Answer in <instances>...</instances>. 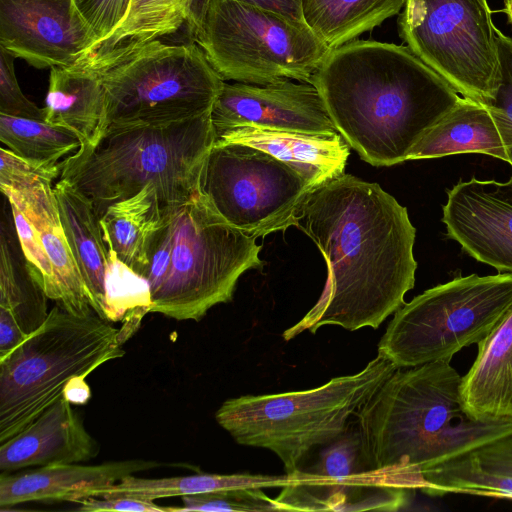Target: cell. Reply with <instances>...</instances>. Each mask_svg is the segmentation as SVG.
I'll use <instances>...</instances> for the list:
<instances>
[{
	"mask_svg": "<svg viewBox=\"0 0 512 512\" xmlns=\"http://www.w3.org/2000/svg\"><path fill=\"white\" fill-rule=\"evenodd\" d=\"M295 227L319 248L328 275L316 304L284 331L286 341L325 325L377 329L405 303L415 283L416 229L379 184L343 173L314 187Z\"/></svg>",
	"mask_w": 512,
	"mask_h": 512,
	"instance_id": "obj_1",
	"label": "cell"
},
{
	"mask_svg": "<svg viewBox=\"0 0 512 512\" xmlns=\"http://www.w3.org/2000/svg\"><path fill=\"white\" fill-rule=\"evenodd\" d=\"M337 132L360 158L392 166L461 98L407 46L352 40L312 75Z\"/></svg>",
	"mask_w": 512,
	"mask_h": 512,
	"instance_id": "obj_2",
	"label": "cell"
},
{
	"mask_svg": "<svg viewBox=\"0 0 512 512\" xmlns=\"http://www.w3.org/2000/svg\"><path fill=\"white\" fill-rule=\"evenodd\" d=\"M211 111L162 125L109 126L93 145L62 161L59 179L93 204L99 218L112 204L151 185L161 209L200 191L204 161L214 145Z\"/></svg>",
	"mask_w": 512,
	"mask_h": 512,
	"instance_id": "obj_3",
	"label": "cell"
},
{
	"mask_svg": "<svg viewBox=\"0 0 512 512\" xmlns=\"http://www.w3.org/2000/svg\"><path fill=\"white\" fill-rule=\"evenodd\" d=\"M261 248L201 191L184 204L161 209L142 275L150 288V312L200 321L213 306L232 299L243 273L263 266Z\"/></svg>",
	"mask_w": 512,
	"mask_h": 512,
	"instance_id": "obj_4",
	"label": "cell"
},
{
	"mask_svg": "<svg viewBox=\"0 0 512 512\" xmlns=\"http://www.w3.org/2000/svg\"><path fill=\"white\" fill-rule=\"evenodd\" d=\"M397 369L377 354L360 372L317 388L228 399L215 419L238 444L272 451L293 475L311 450L348 430L351 417Z\"/></svg>",
	"mask_w": 512,
	"mask_h": 512,
	"instance_id": "obj_5",
	"label": "cell"
},
{
	"mask_svg": "<svg viewBox=\"0 0 512 512\" xmlns=\"http://www.w3.org/2000/svg\"><path fill=\"white\" fill-rule=\"evenodd\" d=\"M95 312L55 305L45 322L0 359V443L63 397L67 384L125 354L120 329Z\"/></svg>",
	"mask_w": 512,
	"mask_h": 512,
	"instance_id": "obj_6",
	"label": "cell"
},
{
	"mask_svg": "<svg viewBox=\"0 0 512 512\" xmlns=\"http://www.w3.org/2000/svg\"><path fill=\"white\" fill-rule=\"evenodd\" d=\"M461 378L450 360L398 368L355 415L368 468L411 490L420 456L454 420L465 417Z\"/></svg>",
	"mask_w": 512,
	"mask_h": 512,
	"instance_id": "obj_7",
	"label": "cell"
},
{
	"mask_svg": "<svg viewBox=\"0 0 512 512\" xmlns=\"http://www.w3.org/2000/svg\"><path fill=\"white\" fill-rule=\"evenodd\" d=\"M106 90V128L162 125L212 110L223 78L193 41L153 40L130 49L87 58Z\"/></svg>",
	"mask_w": 512,
	"mask_h": 512,
	"instance_id": "obj_8",
	"label": "cell"
},
{
	"mask_svg": "<svg viewBox=\"0 0 512 512\" xmlns=\"http://www.w3.org/2000/svg\"><path fill=\"white\" fill-rule=\"evenodd\" d=\"M187 27L224 81L310 83L330 50L305 22L235 0H199Z\"/></svg>",
	"mask_w": 512,
	"mask_h": 512,
	"instance_id": "obj_9",
	"label": "cell"
},
{
	"mask_svg": "<svg viewBox=\"0 0 512 512\" xmlns=\"http://www.w3.org/2000/svg\"><path fill=\"white\" fill-rule=\"evenodd\" d=\"M512 307V273L459 276L432 287L395 313L378 354L398 368L450 360L480 342Z\"/></svg>",
	"mask_w": 512,
	"mask_h": 512,
	"instance_id": "obj_10",
	"label": "cell"
},
{
	"mask_svg": "<svg viewBox=\"0 0 512 512\" xmlns=\"http://www.w3.org/2000/svg\"><path fill=\"white\" fill-rule=\"evenodd\" d=\"M398 23L407 47L457 93L494 98L500 68L487 0H406Z\"/></svg>",
	"mask_w": 512,
	"mask_h": 512,
	"instance_id": "obj_11",
	"label": "cell"
},
{
	"mask_svg": "<svg viewBox=\"0 0 512 512\" xmlns=\"http://www.w3.org/2000/svg\"><path fill=\"white\" fill-rule=\"evenodd\" d=\"M313 188L286 162L241 143H214L200 177V191L217 212L256 239L295 226Z\"/></svg>",
	"mask_w": 512,
	"mask_h": 512,
	"instance_id": "obj_12",
	"label": "cell"
},
{
	"mask_svg": "<svg viewBox=\"0 0 512 512\" xmlns=\"http://www.w3.org/2000/svg\"><path fill=\"white\" fill-rule=\"evenodd\" d=\"M92 45L74 0H0V46L35 68L73 65Z\"/></svg>",
	"mask_w": 512,
	"mask_h": 512,
	"instance_id": "obj_13",
	"label": "cell"
},
{
	"mask_svg": "<svg viewBox=\"0 0 512 512\" xmlns=\"http://www.w3.org/2000/svg\"><path fill=\"white\" fill-rule=\"evenodd\" d=\"M211 120L215 133L236 126L337 132L316 87L291 79L265 85L224 82Z\"/></svg>",
	"mask_w": 512,
	"mask_h": 512,
	"instance_id": "obj_14",
	"label": "cell"
},
{
	"mask_svg": "<svg viewBox=\"0 0 512 512\" xmlns=\"http://www.w3.org/2000/svg\"><path fill=\"white\" fill-rule=\"evenodd\" d=\"M442 210L450 238L477 261L512 273V176L460 181L447 191Z\"/></svg>",
	"mask_w": 512,
	"mask_h": 512,
	"instance_id": "obj_15",
	"label": "cell"
},
{
	"mask_svg": "<svg viewBox=\"0 0 512 512\" xmlns=\"http://www.w3.org/2000/svg\"><path fill=\"white\" fill-rule=\"evenodd\" d=\"M99 453L72 403L61 397L9 440L0 443V472L88 461Z\"/></svg>",
	"mask_w": 512,
	"mask_h": 512,
	"instance_id": "obj_16",
	"label": "cell"
},
{
	"mask_svg": "<svg viewBox=\"0 0 512 512\" xmlns=\"http://www.w3.org/2000/svg\"><path fill=\"white\" fill-rule=\"evenodd\" d=\"M162 463L132 459L99 465L58 464L24 472L0 474V508L31 501L79 503L128 475L158 468Z\"/></svg>",
	"mask_w": 512,
	"mask_h": 512,
	"instance_id": "obj_17",
	"label": "cell"
},
{
	"mask_svg": "<svg viewBox=\"0 0 512 512\" xmlns=\"http://www.w3.org/2000/svg\"><path fill=\"white\" fill-rule=\"evenodd\" d=\"M274 499L278 511H398L411 490L374 473L346 477L313 476L299 469Z\"/></svg>",
	"mask_w": 512,
	"mask_h": 512,
	"instance_id": "obj_18",
	"label": "cell"
},
{
	"mask_svg": "<svg viewBox=\"0 0 512 512\" xmlns=\"http://www.w3.org/2000/svg\"><path fill=\"white\" fill-rule=\"evenodd\" d=\"M216 144L241 143L286 162L314 187L344 173L350 147L338 133L236 126L215 133Z\"/></svg>",
	"mask_w": 512,
	"mask_h": 512,
	"instance_id": "obj_19",
	"label": "cell"
},
{
	"mask_svg": "<svg viewBox=\"0 0 512 512\" xmlns=\"http://www.w3.org/2000/svg\"><path fill=\"white\" fill-rule=\"evenodd\" d=\"M2 193L36 228L51 262L57 291L56 304L76 316L93 313L88 293L67 241L52 184L41 183Z\"/></svg>",
	"mask_w": 512,
	"mask_h": 512,
	"instance_id": "obj_20",
	"label": "cell"
},
{
	"mask_svg": "<svg viewBox=\"0 0 512 512\" xmlns=\"http://www.w3.org/2000/svg\"><path fill=\"white\" fill-rule=\"evenodd\" d=\"M474 363L460 383L464 415L477 421L512 417V307L477 343Z\"/></svg>",
	"mask_w": 512,
	"mask_h": 512,
	"instance_id": "obj_21",
	"label": "cell"
},
{
	"mask_svg": "<svg viewBox=\"0 0 512 512\" xmlns=\"http://www.w3.org/2000/svg\"><path fill=\"white\" fill-rule=\"evenodd\" d=\"M43 111L46 122L93 145L106 129L107 96L98 72L85 61L50 68Z\"/></svg>",
	"mask_w": 512,
	"mask_h": 512,
	"instance_id": "obj_22",
	"label": "cell"
},
{
	"mask_svg": "<svg viewBox=\"0 0 512 512\" xmlns=\"http://www.w3.org/2000/svg\"><path fill=\"white\" fill-rule=\"evenodd\" d=\"M61 223L93 311L105 320L109 251L92 202L67 181L53 187Z\"/></svg>",
	"mask_w": 512,
	"mask_h": 512,
	"instance_id": "obj_23",
	"label": "cell"
},
{
	"mask_svg": "<svg viewBox=\"0 0 512 512\" xmlns=\"http://www.w3.org/2000/svg\"><path fill=\"white\" fill-rule=\"evenodd\" d=\"M482 153L508 162L499 121L484 103L461 97L416 143L407 160Z\"/></svg>",
	"mask_w": 512,
	"mask_h": 512,
	"instance_id": "obj_24",
	"label": "cell"
},
{
	"mask_svg": "<svg viewBox=\"0 0 512 512\" xmlns=\"http://www.w3.org/2000/svg\"><path fill=\"white\" fill-rule=\"evenodd\" d=\"M4 227L0 238V359L47 319V295L15 251Z\"/></svg>",
	"mask_w": 512,
	"mask_h": 512,
	"instance_id": "obj_25",
	"label": "cell"
},
{
	"mask_svg": "<svg viewBox=\"0 0 512 512\" xmlns=\"http://www.w3.org/2000/svg\"><path fill=\"white\" fill-rule=\"evenodd\" d=\"M160 218L157 190L151 185L110 205L100 217L108 249L141 277L149 266L148 246Z\"/></svg>",
	"mask_w": 512,
	"mask_h": 512,
	"instance_id": "obj_26",
	"label": "cell"
},
{
	"mask_svg": "<svg viewBox=\"0 0 512 512\" xmlns=\"http://www.w3.org/2000/svg\"><path fill=\"white\" fill-rule=\"evenodd\" d=\"M406 0H304L306 24L330 49L381 25Z\"/></svg>",
	"mask_w": 512,
	"mask_h": 512,
	"instance_id": "obj_27",
	"label": "cell"
},
{
	"mask_svg": "<svg viewBox=\"0 0 512 512\" xmlns=\"http://www.w3.org/2000/svg\"><path fill=\"white\" fill-rule=\"evenodd\" d=\"M285 475L193 474L164 478H140L128 475L119 482L95 492L92 496H125L155 501L216 490L234 488H282L290 481Z\"/></svg>",
	"mask_w": 512,
	"mask_h": 512,
	"instance_id": "obj_28",
	"label": "cell"
},
{
	"mask_svg": "<svg viewBox=\"0 0 512 512\" xmlns=\"http://www.w3.org/2000/svg\"><path fill=\"white\" fill-rule=\"evenodd\" d=\"M199 0H129L111 34L86 58L140 46L176 33L193 16Z\"/></svg>",
	"mask_w": 512,
	"mask_h": 512,
	"instance_id": "obj_29",
	"label": "cell"
},
{
	"mask_svg": "<svg viewBox=\"0 0 512 512\" xmlns=\"http://www.w3.org/2000/svg\"><path fill=\"white\" fill-rule=\"evenodd\" d=\"M417 490L430 496L453 492L512 500V477L486 469L471 452L423 472Z\"/></svg>",
	"mask_w": 512,
	"mask_h": 512,
	"instance_id": "obj_30",
	"label": "cell"
},
{
	"mask_svg": "<svg viewBox=\"0 0 512 512\" xmlns=\"http://www.w3.org/2000/svg\"><path fill=\"white\" fill-rule=\"evenodd\" d=\"M0 140L17 155L43 162H59L81 145L78 136L67 128L3 113H0Z\"/></svg>",
	"mask_w": 512,
	"mask_h": 512,
	"instance_id": "obj_31",
	"label": "cell"
},
{
	"mask_svg": "<svg viewBox=\"0 0 512 512\" xmlns=\"http://www.w3.org/2000/svg\"><path fill=\"white\" fill-rule=\"evenodd\" d=\"M305 474L324 477H346L374 473L365 461L360 432L356 427L324 446L316 462L299 468ZM375 474V473H374Z\"/></svg>",
	"mask_w": 512,
	"mask_h": 512,
	"instance_id": "obj_32",
	"label": "cell"
},
{
	"mask_svg": "<svg viewBox=\"0 0 512 512\" xmlns=\"http://www.w3.org/2000/svg\"><path fill=\"white\" fill-rule=\"evenodd\" d=\"M181 507H168L170 512L188 511H278L274 499L262 488H234L182 496Z\"/></svg>",
	"mask_w": 512,
	"mask_h": 512,
	"instance_id": "obj_33",
	"label": "cell"
},
{
	"mask_svg": "<svg viewBox=\"0 0 512 512\" xmlns=\"http://www.w3.org/2000/svg\"><path fill=\"white\" fill-rule=\"evenodd\" d=\"M9 204L19 246L28 269L47 297L56 302L54 272L40 236L25 214L14 203L9 202Z\"/></svg>",
	"mask_w": 512,
	"mask_h": 512,
	"instance_id": "obj_34",
	"label": "cell"
},
{
	"mask_svg": "<svg viewBox=\"0 0 512 512\" xmlns=\"http://www.w3.org/2000/svg\"><path fill=\"white\" fill-rule=\"evenodd\" d=\"M62 161L43 162L0 148V189L22 190L41 183L52 184L61 175Z\"/></svg>",
	"mask_w": 512,
	"mask_h": 512,
	"instance_id": "obj_35",
	"label": "cell"
},
{
	"mask_svg": "<svg viewBox=\"0 0 512 512\" xmlns=\"http://www.w3.org/2000/svg\"><path fill=\"white\" fill-rule=\"evenodd\" d=\"M500 83L494 98L487 104L499 121L512 166V38L496 28Z\"/></svg>",
	"mask_w": 512,
	"mask_h": 512,
	"instance_id": "obj_36",
	"label": "cell"
},
{
	"mask_svg": "<svg viewBox=\"0 0 512 512\" xmlns=\"http://www.w3.org/2000/svg\"><path fill=\"white\" fill-rule=\"evenodd\" d=\"M14 59L15 56L0 46V113L44 120L43 108L29 100L19 86Z\"/></svg>",
	"mask_w": 512,
	"mask_h": 512,
	"instance_id": "obj_37",
	"label": "cell"
},
{
	"mask_svg": "<svg viewBox=\"0 0 512 512\" xmlns=\"http://www.w3.org/2000/svg\"><path fill=\"white\" fill-rule=\"evenodd\" d=\"M74 2L93 37V45L86 56L88 57L118 26L126 11V0H74Z\"/></svg>",
	"mask_w": 512,
	"mask_h": 512,
	"instance_id": "obj_38",
	"label": "cell"
},
{
	"mask_svg": "<svg viewBox=\"0 0 512 512\" xmlns=\"http://www.w3.org/2000/svg\"><path fill=\"white\" fill-rule=\"evenodd\" d=\"M79 511H133V512H167L168 507H161L152 500L125 496H90L79 502Z\"/></svg>",
	"mask_w": 512,
	"mask_h": 512,
	"instance_id": "obj_39",
	"label": "cell"
},
{
	"mask_svg": "<svg viewBox=\"0 0 512 512\" xmlns=\"http://www.w3.org/2000/svg\"><path fill=\"white\" fill-rule=\"evenodd\" d=\"M488 470L512 477V436L472 452Z\"/></svg>",
	"mask_w": 512,
	"mask_h": 512,
	"instance_id": "obj_40",
	"label": "cell"
},
{
	"mask_svg": "<svg viewBox=\"0 0 512 512\" xmlns=\"http://www.w3.org/2000/svg\"><path fill=\"white\" fill-rule=\"evenodd\" d=\"M258 8L272 11L288 18L305 22L303 14L304 0H235ZM306 23V22H305Z\"/></svg>",
	"mask_w": 512,
	"mask_h": 512,
	"instance_id": "obj_41",
	"label": "cell"
},
{
	"mask_svg": "<svg viewBox=\"0 0 512 512\" xmlns=\"http://www.w3.org/2000/svg\"><path fill=\"white\" fill-rule=\"evenodd\" d=\"M90 395V388L85 382V378H75L70 381L63 393V397L72 404H85Z\"/></svg>",
	"mask_w": 512,
	"mask_h": 512,
	"instance_id": "obj_42",
	"label": "cell"
},
{
	"mask_svg": "<svg viewBox=\"0 0 512 512\" xmlns=\"http://www.w3.org/2000/svg\"><path fill=\"white\" fill-rule=\"evenodd\" d=\"M503 11L507 15L509 22L512 24V0H505Z\"/></svg>",
	"mask_w": 512,
	"mask_h": 512,
	"instance_id": "obj_43",
	"label": "cell"
}]
</instances>
